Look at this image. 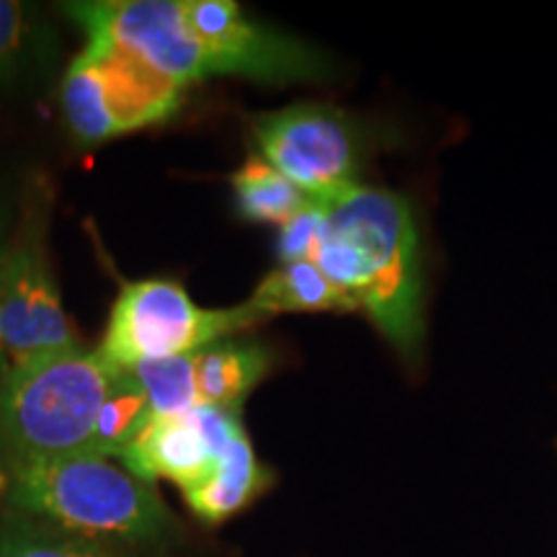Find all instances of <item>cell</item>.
Listing matches in <instances>:
<instances>
[{
  "label": "cell",
  "mask_w": 557,
  "mask_h": 557,
  "mask_svg": "<svg viewBox=\"0 0 557 557\" xmlns=\"http://www.w3.org/2000/svg\"><path fill=\"white\" fill-rule=\"evenodd\" d=\"M318 201L325 222L312 263L413 364L423 346V263L408 199L354 184Z\"/></svg>",
  "instance_id": "obj_1"
},
{
  "label": "cell",
  "mask_w": 557,
  "mask_h": 557,
  "mask_svg": "<svg viewBox=\"0 0 557 557\" xmlns=\"http://www.w3.org/2000/svg\"><path fill=\"white\" fill-rule=\"evenodd\" d=\"M5 504L9 511L120 547L158 545L176 532L156 485L90 451L11 462Z\"/></svg>",
  "instance_id": "obj_2"
},
{
  "label": "cell",
  "mask_w": 557,
  "mask_h": 557,
  "mask_svg": "<svg viewBox=\"0 0 557 557\" xmlns=\"http://www.w3.org/2000/svg\"><path fill=\"white\" fill-rule=\"evenodd\" d=\"M120 367L81 344L29 364L0 382V451L5 465L81 455Z\"/></svg>",
  "instance_id": "obj_3"
},
{
  "label": "cell",
  "mask_w": 557,
  "mask_h": 557,
  "mask_svg": "<svg viewBox=\"0 0 557 557\" xmlns=\"http://www.w3.org/2000/svg\"><path fill=\"white\" fill-rule=\"evenodd\" d=\"M267 323L248 302L235 308H199L173 278H139L122 284L107 331L96 351L120 369L143 361L194 357L218 341L246 336Z\"/></svg>",
  "instance_id": "obj_4"
},
{
  "label": "cell",
  "mask_w": 557,
  "mask_h": 557,
  "mask_svg": "<svg viewBox=\"0 0 557 557\" xmlns=\"http://www.w3.org/2000/svg\"><path fill=\"white\" fill-rule=\"evenodd\" d=\"M0 344L9 369L78 346L50 263V194L34 186L0 253Z\"/></svg>",
  "instance_id": "obj_5"
},
{
  "label": "cell",
  "mask_w": 557,
  "mask_h": 557,
  "mask_svg": "<svg viewBox=\"0 0 557 557\" xmlns=\"http://www.w3.org/2000/svg\"><path fill=\"white\" fill-rule=\"evenodd\" d=\"M184 90L122 47L86 41L62 78V109L78 143L101 145L171 120Z\"/></svg>",
  "instance_id": "obj_6"
},
{
  "label": "cell",
  "mask_w": 557,
  "mask_h": 557,
  "mask_svg": "<svg viewBox=\"0 0 557 557\" xmlns=\"http://www.w3.org/2000/svg\"><path fill=\"white\" fill-rule=\"evenodd\" d=\"M261 158L310 199H329L359 184L364 135L351 114L331 103L302 101L253 122Z\"/></svg>",
  "instance_id": "obj_7"
},
{
  "label": "cell",
  "mask_w": 557,
  "mask_h": 557,
  "mask_svg": "<svg viewBox=\"0 0 557 557\" xmlns=\"http://www.w3.org/2000/svg\"><path fill=\"white\" fill-rule=\"evenodd\" d=\"M181 11L207 54L212 78L308 83L331 75L329 60L315 47L259 24L233 0H181Z\"/></svg>",
  "instance_id": "obj_8"
},
{
  "label": "cell",
  "mask_w": 557,
  "mask_h": 557,
  "mask_svg": "<svg viewBox=\"0 0 557 557\" xmlns=\"http://www.w3.org/2000/svg\"><path fill=\"white\" fill-rule=\"evenodd\" d=\"M62 11L86 32L88 41L122 47L181 88L212 78L205 50L186 26L181 0H83L65 3Z\"/></svg>",
  "instance_id": "obj_9"
},
{
  "label": "cell",
  "mask_w": 557,
  "mask_h": 557,
  "mask_svg": "<svg viewBox=\"0 0 557 557\" xmlns=\"http://www.w3.org/2000/svg\"><path fill=\"white\" fill-rule=\"evenodd\" d=\"M238 429H243L240 413L209 406L181 416H152L122 451L120 462L139 480L152 485L156 480H171L181 493H189L212 478Z\"/></svg>",
  "instance_id": "obj_10"
},
{
  "label": "cell",
  "mask_w": 557,
  "mask_h": 557,
  "mask_svg": "<svg viewBox=\"0 0 557 557\" xmlns=\"http://www.w3.org/2000/svg\"><path fill=\"white\" fill-rule=\"evenodd\" d=\"M60 39L47 18L26 3L0 0V94H24L50 78Z\"/></svg>",
  "instance_id": "obj_11"
},
{
  "label": "cell",
  "mask_w": 557,
  "mask_h": 557,
  "mask_svg": "<svg viewBox=\"0 0 557 557\" xmlns=\"http://www.w3.org/2000/svg\"><path fill=\"white\" fill-rule=\"evenodd\" d=\"M269 346L248 336H233L194 354L199 406L240 413L248 395L271 372Z\"/></svg>",
  "instance_id": "obj_12"
},
{
  "label": "cell",
  "mask_w": 557,
  "mask_h": 557,
  "mask_svg": "<svg viewBox=\"0 0 557 557\" xmlns=\"http://www.w3.org/2000/svg\"><path fill=\"white\" fill-rule=\"evenodd\" d=\"M269 485L271 472L256 457L246 429H238L220 455L212 478L184 493V498L201 524L220 527L253 504L261 493H267Z\"/></svg>",
  "instance_id": "obj_13"
},
{
  "label": "cell",
  "mask_w": 557,
  "mask_h": 557,
  "mask_svg": "<svg viewBox=\"0 0 557 557\" xmlns=\"http://www.w3.org/2000/svg\"><path fill=\"white\" fill-rule=\"evenodd\" d=\"M248 305L267 320L282 312H359L354 299L312 261L278 263L261 278Z\"/></svg>",
  "instance_id": "obj_14"
},
{
  "label": "cell",
  "mask_w": 557,
  "mask_h": 557,
  "mask_svg": "<svg viewBox=\"0 0 557 557\" xmlns=\"http://www.w3.org/2000/svg\"><path fill=\"white\" fill-rule=\"evenodd\" d=\"M230 186L240 218L263 225H282L310 201L308 194L297 189L261 156L246 158V163L230 178Z\"/></svg>",
  "instance_id": "obj_15"
},
{
  "label": "cell",
  "mask_w": 557,
  "mask_h": 557,
  "mask_svg": "<svg viewBox=\"0 0 557 557\" xmlns=\"http://www.w3.org/2000/svg\"><path fill=\"white\" fill-rule=\"evenodd\" d=\"M0 557H132L127 547L65 532L16 511H0Z\"/></svg>",
  "instance_id": "obj_16"
},
{
  "label": "cell",
  "mask_w": 557,
  "mask_h": 557,
  "mask_svg": "<svg viewBox=\"0 0 557 557\" xmlns=\"http://www.w3.org/2000/svg\"><path fill=\"white\" fill-rule=\"evenodd\" d=\"M150 418V403L145 387L139 385L132 369H120L99 410V418H96L88 451L90 455L120 459L122 451L129 447L132 438L143 431Z\"/></svg>",
  "instance_id": "obj_17"
},
{
  "label": "cell",
  "mask_w": 557,
  "mask_h": 557,
  "mask_svg": "<svg viewBox=\"0 0 557 557\" xmlns=\"http://www.w3.org/2000/svg\"><path fill=\"white\" fill-rule=\"evenodd\" d=\"M132 372L148 395L150 416H181L199 406L194 357L143 361Z\"/></svg>",
  "instance_id": "obj_18"
},
{
  "label": "cell",
  "mask_w": 557,
  "mask_h": 557,
  "mask_svg": "<svg viewBox=\"0 0 557 557\" xmlns=\"http://www.w3.org/2000/svg\"><path fill=\"white\" fill-rule=\"evenodd\" d=\"M323 222L325 212L318 199H310L297 214H292L287 222H282L276 238L278 263H299L315 259L320 235H323Z\"/></svg>",
  "instance_id": "obj_19"
},
{
  "label": "cell",
  "mask_w": 557,
  "mask_h": 557,
  "mask_svg": "<svg viewBox=\"0 0 557 557\" xmlns=\"http://www.w3.org/2000/svg\"><path fill=\"white\" fill-rule=\"evenodd\" d=\"M5 238H9V212L0 207V253H3ZM5 372H9V364H5V354H3V344H0V382H3Z\"/></svg>",
  "instance_id": "obj_20"
}]
</instances>
